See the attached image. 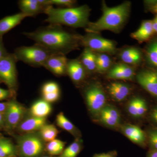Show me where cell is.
<instances>
[{"mask_svg":"<svg viewBox=\"0 0 157 157\" xmlns=\"http://www.w3.org/2000/svg\"><path fill=\"white\" fill-rule=\"evenodd\" d=\"M129 114L135 118H140L146 114L148 110L146 101L141 98H132L129 101L127 107Z\"/></svg>","mask_w":157,"mask_h":157,"instance_id":"obj_17","label":"cell"},{"mask_svg":"<svg viewBox=\"0 0 157 157\" xmlns=\"http://www.w3.org/2000/svg\"></svg>","mask_w":157,"mask_h":157,"instance_id":"obj_45","label":"cell"},{"mask_svg":"<svg viewBox=\"0 0 157 157\" xmlns=\"http://www.w3.org/2000/svg\"><path fill=\"white\" fill-rule=\"evenodd\" d=\"M68 60L65 55L54 54L49 57L43 67L57 76H62L67 73Z\"/></svg>","mask_w":157,"mask_h":157,"instance_id":"obj_15","label":"cell"},{"mask_svg":"<svg viewBox=\"0 0 157 157\" xmlns=\"http://www.w3.org/2000/svg\"><path fill=\"white\" fill-rule=\"evenodd\" d=\"M8 54V53L6 52V48L3 45L2 37H0V59L6 56Z\"/></svg>","mask_w":157,"mask_h":157,"instance_id":"obj_38","label":"cell"},{"mask_svg":"<svg viewBox=\"0 0 157 157\" xmlns=\"http://www.w3.org/2000/svg\"><path fill=\"white\" fill-rule=\"evenodd\" d=\"M152 28L154 33H157V15L154 18V19L152 21Z\"/></svg>","mask_w":157,"mask_h":157,"instance_id":"obj_41","label":"cell"},{"mask_svg":"<svg viewBox=\"0 0 157 157\" xmlns=\"http://www.w3.org/2000/svg\"><path fill=\"white\" fill-rule=\"evenodd\" d=\"M40 131L42 139L48 142L56 139L59 133L56 127L52 124H45Z\"/></svg>","mask_w":157,"mask_h":157,"instance_id":"obj_29","label":"cell"},{"mask_svg":"<svg viewBox=\"0 0 157 157\" xmlns=\"http://www.w3.org/2000/svg\"><path fill=\"white\" fill-rule=\"evenodd\" d=\"M56 92H59V89L58 84L54 82H49L45 83L42 88L43 94Z\"/></svg>","mask_w":157,"mask_h":157,"instance_id":"obj_33","label":"cell"},{"mask_svg":"<svg viewBox=\"0 0 157 157\" xmlns=\"http://www.w3.org/2000/svg\"><path fill=\"white\" fill-rule=\"evenodd\" d=\"M91 9L87 5L75 8L61 9L48 6L44 13L47 15L45 22L52 25H65L73 28H86Z\"/></svg>","mask_w":157,"mask_h":157,"instance_id":"obj_3","label":"cell"},{"mask_svg":"<svg viewBox=\"0 0 157 157\" xmlns=\"http://www.w3.org/2000/svg\"><path fill=\"white\" fill-rule=\"evenodd\" d=\"M60 25H52L31 33H24L36 44L41 45L57 54L68 53L78 47L79 36L64 30Z\"/></svg>","mask_w":157,"mask_h":157,"instance_id":"obj_1","label":"cell"},{"mask_svg":"<svg viewBox=\"0 0 157 157\" xmlns=\"http://www.w3.org/2000/svg\"><path fill=\"white\" fill-rule=\"evenodd\" d=\"M99 121L107 128H117L121 126V115L117 108L111 104H106L98 115Z\"/></svg>","mask_w":157,"mask_h":157,"instance_id":"obj_9","label":"cell"},{"mask_svg":"<svg viewBox=\"0 0 157 157\" xmlns=\"http://www.w3.org/2000/svg\"><path fill=\"white\" fill-rule=\"evenodd\" d=\"M5 123V118L4 115L0 113V126L2 125Z\"/></svg>","mask_w":157,"mask_h":157,"instance_id":"obj_43","label":"cell"},{"mask_svg":"<svg viewBox=\"0 0 157 157\" xmlns=\"http://www.w3.org/2000/svg\"><path fill=\"white\" fill-rule=\"evenodd\" d=\"M51 6L55 5L56 6H67L68 8H71L76 2V1L72 0H48Z\"/></svg>","mask_w":157,"mask_h":157,"instance_id":"obj_34","label":"cell"},{"mask_svg":"<svg viewBox=\"0 0 157 157\" xmlns=\"http://www.w3.org/2000/svg\"><path fill=\"white\" fill-rule=\"evenodd\" d=\"M80 61L86 71L90 73L96 71V54L94 52L85 48Z\"/></svg>","mask_w":157,"mask_h":157,"instance_id":"obj_24","label":"cell"},{"mask_svg":"<svg viewBox=\"0 0 157 157\" xmlns=\"http://www.w3.org/2000/svg\"><path fill=\"white\" fill-rule=\"evenodd\" d=\"M52 110L49 103L45 100H40L35 102L31 107L30 111L33 117L45 118L49 115Z\"/></svg>","mask_w":157,"mask_h":157,"instance_id":"obj_23","label":"cell"},{"mask_svg":"<svg viewBox=\"0 0 157 157\" xmlns=\"http://www.w3.org/2000/svg\"><path fill=\"white\" fill-rule=\"evenodd\" d=\"M65 144L63 141L56 139L48 142L46 145V150L52 155H61L63 151Z\"/></svg>","mask_w":157,"mask_h":157,"instance_id":"obj_30","label":"cell"},{"mask_svg":"<svg viewBox=\"0 0 157 157\" xmlns=\"http://www.w3.org/2000/svg\"><path fill=\"white\" fill-rule=\"evenodd\" d=\"M149 119L157 127V105L152 109L150 113Z\"/></svg>","mask_w":157,"mask_h":157,"instance_id":"obj_36","label":"cell"},{"mask_svg":"<svg viewBox=\"0 0 157 157\" xmlns=\"http://www.w3.org/2000/svg\"><path fill=\"white\" fill-rule=\"evenodd\" d=\"M93 157H117V153L116 151H113L107 153L95 155Z\"/></svg>","mask_w":157,"mask_h":157,"instance_id":"obj_37","label":"cell"},{"mask_svg":"<svg viewBox=\"0 0 157 157\" xmlns=\"http://www.w3.org/2000/svg\"><path fill=\"white\" fill-rule=\"evenodd\" d=\"M44 100L48 103L55 102L58 100L60 96L59 92H56L48 93V94H43Z\"/></svg>","mask_w":157,"mask_h":157,"instance_id":"obj_35","label":"cell"},{"mask_svg":"<svg viewBox=\"0 0 157 157\" xmlns=\"http://www.w3.org/2000/svg\"><path fill=\"white\" fill-rule=\"evenodd\" d=\"M16 61L14 54H9L0 59V78L11 89L17 86Z\"/></svg>","mask_w":157,"mask_h":157,"instance_id":"obj_7","label":"cell"},{"mask_svg":"<svg viewBox=\"0 0 157 157\" xmlns=\"http://www.w3.org/2000/svg\"><path fill=\"white\" fill-rule=\"evenodd\" d=\"M24 109L17 101L12 100L8 103L4 115L5 123L9 129H13L20 124L23 116Z\"/></svg>","mask_w":157,"mask_h":157,"instance_id":"obj_10","label":"cell"},{"mask_svg":"<svg viewBox=\"0 0 157 157\" xmlns=\"http://www.w3.org/2000/svg\"><path fill=\"white\" fill-rule=\"evenodd\" d=\"M111 65V60L107 54H96V71L104 73L109 70Z\"/></svg>","mask_w":157,"mask_h":157,"instance_id":"obj_26","label":"cell"},{"mask_svg":"<svg viewBox=\"0 0 157 157\" xmlns=\"http://www.w3.org/2000/svg\"><path fill=\"white\" fill-rule=\"evenodd\" d=\"M136 78L144 89L157 98V70H142L137 73Z\"/></svg>","mask_w":157,"mask_h":157,"instance_id":"obj_11","label":"cell"},{"mask_svg":"<svg viewBox=\"0 0 157 157\" xmlns=\"http://www.w3.org/2000/svg\"><path fill=\"white\" fill-rule=\"evenodd\" d=\"M82 143L81 140L79 138H76L73 143L64 150L60 157H76L81 151Z\"/></svg>","mask_w":157,"mask_h":157,"instance_id":"obj_27","label":"cell"},{"mask_svg":"<svg viewBox=\"0 0 157 157\" xmlns=\"http://www.w3.org/2000/svg\"><path fill=\"white\" fill-rule=\"evenodd\" d=\"M135 76V70L131 66L124 63L114 65L109 70L107 74L108 78L116 80H131Z\"/></svg>","mask_w":157,"mask_h":157,"instance_id":"obj_14","label":"cell"},{"mask_svg":"<svg viewBox=\"0 0 157 157\" xmlns=\"http://www.w3.org/2000/svg\"><path fill=\"white\" fill-rule=\"evenodd\" d=\"M154 33L152 21H144L137 31L132 33V38L141 42L148 40Z\"/></svg>","mask_w":157,"mask_h":157,"instance_id":"obj_20","label":"cell"},{"mask_svg":"<svg viewBox=\"0 0 157 157\" xmlns=\"http://www.w3.org/2000/svg\"><path fill=\"white\" fill-rule=\"evenodd\" d=\"M54 54H57L36 44L17 48L14 55L17 61H21L34 67H43L47 59Z\"/></svg>","mask_w":157,"mask_h":157,"instance_id":"obj_4","label":"cell"},{"mask_svg":"<svg viewBox=\"0 0 157 157\" xmlns=\"http://www.w3.org/2000/svg\"><path fill=\"white\" fill-rule=\"evenodd\" d=\"M81 44L90 50L98 53L114 54L117 52L115 42L98 36V34L88 33L79 36Z\"/></svg>","mask_w":157,"mask_h":157,"instance_id":"obj_5","label":"cell"},{"mask_svg":"<svg viewBox=\"0 0 157 157\" xmlns=\"http://www.w3.org/2000/svg\"><path fill=\"white\" fill-rule=\"evenodd\" d=\"M15 153V147L10 140L0 138V157H13Z\"/></svg>","mask_w":157,"mask_h":157,"instance_id":"obj_28","label":"cell"},{"mask_svg":"<svg viewBox=\"0 0 157 157\" xmlns=\"http://www.w3.org/2000/svg\"><path fill=\"white\" fill-rule=\"evenodd\" d=\"M29 17L27 14L20 12L9 15L0 20V37L11 30L21 23L23 20Z\"/></svg>","mask_w":157,"mask_h":157,"instance_id":"obj_18","label":"cell"},{"mask_svg":"<svg viewBox=\"0 0 157 157\" xmlns=\"http://www.w3.org/2000/svg\"><path fill=\"white\" fill-rule=\"evenodd\" d=\"M8 107V103H2L0 102V113L5 115L6 109Z\"/></svg>","mask_w":157,"mask_h":157,"instance_id":"obj_40","label":"cell"},{"mask_svg":"<svg viewBox=\"0 0 157 157\" xmlns=\"http://www.w3.org/2000/svg\"><path fill=\"white\" fill-rule=\"evenodd\" d=\"M18 5L21 12L29 17L44 12L45 9L51 6L48 0H21Z\"/></svg>","mask_w":157,"mask_h":157,"instance_id":"obj_13","label":"cell"},{"mask_svg":"<svg viewBox=\"0 0 157 157\" xmlns=\"http://www.w3.org/2000/svg\"><path fill=\"white\" fill-rule=\"evenodd\" d=\"M146 134L149 150H157V127L150 128Z\"/></svg>","mask_w":157,"mask_h":157,"instance_id":"obj_31","label":"cell"},{"mask_svg":"<svg viewBox=\"0 0 157 157\" xmlns=\"http://www.w3.org/2000/svg\"><path fill=\"white\" fill-rule=\"evenodd\" d=\"M85 97L90 111L98 116L107 104V96L104 89L99 84L91 85L86 90Z\"/></svg>","mask_w":157,"mask_h":157,"instance_id":"obj_6","label":"cell"},{"mask_svg":"<svg viewBox=\"0 0 157 157\" xmlns=\"http://www.w3.org/2000/svg\"><path fill=\"white\" fill-rule=\"evenodd\" d=\"M56 121L57 124L60 128L70 132L78 138V137L80 135L79 132L74 125L66 117L63 112L60 113L57 115Z\"/></svg>","mask_w":157,"mask_h":157,"instance_id":"obj_25","label":"cell"},{"mask_svg":"<svg viewBox=\"0 0 157 157\" xmlns=\"http://www.w3.org/2000/svg\"><path fill=\"white\" fill-rule=\"evenodd\" d=\"M151 9L153 11H154L155 13H156V14H157V3H156V4H155L154 6H153V7H152Z\"/></svg>","mask_w":157,"mask_h":157,"instance_id":"obj_44","label":"cell"},{"mask_svg":"<svg viewBox=\"0 0 157 157\" xmlns=\"http://www.w3.org/2000/svg\"><path fill=\"white\" fill-rule=\"evenodd\" d=\"M120 57L124 63L128 65H137L141 61L142 55L139 49L131 47L123 50L120 55Z\"/></svg>","mask_w":157,"mask_h":157,"instance_id":"obj_21","label":"cell"},{"mask_svg":"<svg viewBox=\"0 0 157 157\" xmlns=\"http://www.w3.org/2000/svg\"><path fill=\"white\" fill-rule=\"evenodd\" d=\"M10 94V92L9 90L0 88V101L7 99L9 98Z\"/></svg>","mask_w":157,"mask_h":157,"instance_id":"obj_39","label":"cell"},{"mask_svg":"<svg viewBox=\"0 0 157 157\" xmlns=\"http://www.w3.org/2000/svg\"><path fill=\"white\" fill-rule=\"evenodd\" d=\"M46 124L45 118L33 117L23 121L19 124V129L23 132H31L42 128Z\"/></svg>","mask_w":157,"mask_h":157,"instance_id":"obj_22","label":"cell"},{"mask_svg":"<svg viewBox=\"0 0 157 157\" xmlns=\"http://www.w3.org/2000/svg\"><path fill=\"white\" fill-rule=\"evenodd\" d=\"M131 3L125 2L113 7H108L102 3L101 17L94 22H89L85 30L88 33L98 34L101 31L109 30L118 33L128 18Z\"/></svg>","mask_w":157,"mask_h":157,"instance_id":"obj_2","label":"cell"},{"mask_svg":"<svg viewBox=\"0 0 157 157\" xmlns=\"http://www.w3.org/2000/svg\"><path fill=\"white\" fill-rule=\"evenodd\" d=\"M146 157H157V150H149Z\"/></svg>","mask_w":157,"mask_h":157,"instance_id":"obj_42","label":"cell"},{"mask_svg":"<svg viewBox=\"0 0 157 157\" xmlns=\"http://www.w3.org/2000/svg\"><path fill=\"white\" fill-rule=\"evenodd\" d=\"M21 155L25 157H37L44 149L42 140L36 135H30L22 137L19 141Z\"/></svg>","mask_w":157,"mask_h":157,"instance_id":"obj_8","label":"cell"},{"mask_svg":"<svg viewBox=\"0 0 157 157\" xmlns=\"http://www.w3.org/2000/svg\"><path fill=\"white\" fill-rule=\"evenodd\" d=\"M107 90L109 95L114 101L121 102L128 98L131 94L132 89L126 83L114 82L107 86Z\"/></svg>","mask_w":157,"mask_h":157,"instance_id":"obj_16","label":"cell"},{"mask_svg":"<svg viewBox=\"0 0 157 157\" xmlns=\"http://www.w3.org/2000/svg\"><path fill=\"white\" fill-rule=\"evenodd\" d=\"M121 132L132 142L141 147H145L147 144L146 132L140 127L131 124L121 125Z\"/></svg>","mask_w":157,"mask_h":157,"instance_id":"obj_12","label":"cell"},{"mask_svg":"<svg viewBox=\"0 0 157 157\" xmlns=\"http://www.w3.org/2000/svg\"><path fill=\"white\" fill-rule=\"evenodd\" d=\"M86 72V70L79 60L68 61L67 73L73 81L79 82L83 80L85 77Z\"/></svg>","mask_w":157,"mask_h":157,"instance_id":"obj_19","label":"cell"},{"mask_svg":"<svg viewBox=\"0 0 157 157\" xmlns=\"http://www.w3.org/2000/svg\"><path fill=\"white\" fill-rule=\"evenodd\" d=\"M147 55L150 63L157 67V41L153 42L148 46Z\"/></svg>","mask_w":157,"mask_h":157,"instance_id":"obj_32","label":"cell"}]
</instances>
